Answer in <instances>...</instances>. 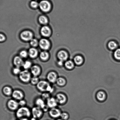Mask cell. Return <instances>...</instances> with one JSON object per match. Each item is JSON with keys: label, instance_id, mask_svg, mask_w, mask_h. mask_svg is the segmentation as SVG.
Returning a JSON list of instances; mask_svg holds the SVG:
<instances>
[{"label": "cell", "instance_id": "obj_37", "mask_svg": "<svg viewBox=\"0 0 120 120\" xmlns=\"http://www.w3.org/2000/svg\"><path fill=\"white\" fill-rule=\"evenodd\" d=\"M19 105L21 106H24L26 104V102L24 100H21L19 103Z\"/></svg>", "mask_w": 120, "mask_h": 120}, {"label": "cell", "instance_id": "obj_41", "mask_svg": "<svg viewBox=\"0 0 120 120\" xmlns=\"http://www.w3.org/2000/svg\"><path fill=\"white\" fill-rule=\"evenodd\" d=\"M31 120H36V119H35V118H33Z\"/></svg>", "mask_w": 120, "mask_h": 120}, {"label": "cell", "instance_id": "obj_4", "mask_svg": "<svg viewBox=\"0 0 120 120\" xmlns=\"http://www.w3.org/2000/svg\"><path fill=\"white\" fill-rule=\"evenodd\" d=\"M40 8L44 12H47L50 10L51 8V5L48 1L46 0H43L39 4Z\"/></svg>", "mask_w": 120, "mask_h": 120}, {"label": "cell", "instance_id": "obj_32", "mask_svg": "<svg viewBox=\"0 0 120 120\" xmlns=\"http://www.w3.org/2000/svg\"><path fill=\"white\" fill-rule=\"evenodd\" d=\"M42 97L43 99L47 100L50 98V95L49 93H45L42 95Z\"/></svg>", "mask_w": 120, "mask_h": 120}, {"label": "cell", "instance_id": "obj_28", "mask_svg": "<svg viewBox=\"0 0 120 120\" xmlns=\"http://www.w3.org/2000/svg\"><path fill=\"white\" fill-rule=\"evenodd\" d=\"M114 55L115 58L120 60V49H117L115 51Z\"/></svg>", "mask_w": 120, "mask_h": 120}, {"label": "cell", "instance_id": "obj_17", "mask_svg": "<svg viewBox=\"0 0 120 120\" xmlns=\"http://www.w3.org/2000/svg\"><path fill=\"white\" fill-rule=\"evenodd\" d=\"M56 99L57 103L60 104H63L66 101V97L64 95L59 93L57 95Z\"/></svg>", "mask_w": 120, "mask_h": 120}, {"label": "cell", "instance_id": "obj_29", "mask_svg": "<svg viewBox=\"0 0 120 120\" xmlns=\"http://www.w3.org/2000/svg\"><path fill=\"white\" fill-rule=\"evenodd\" d=\"M31 63L29 61H27L23 64V66L25 69L27 70V69H29L30 67L31 66Z\"/></svg>", "mask_w": 120, "mask_h": 120}, {"label": "cell", "instance_id": "obj_3", "mask_svg": "<svg viewBox=\"0 0 120 120\" xmlns=\"http://www.w3.org/2000/svg\"><path fill=\"white\" fill-rule=\"evenodd\" d=\"M19 77L22 81L27 83L31 79V74L29 71L26 70L21 72L19 74Z\"/></svg>", "mask_w": 120, "mask_h": 120}, {"label": "cell", "instance_id": "obj_10", "mask_svg": "<svg viewBox=\"0 0 120 120\" xmlns=\"http://www.w3.org/2000/svg\"><path fill=\"white\" fill-rule=\"evenodd\" d=\"M47 78L49 82L54 83L57 81V75L56 73L54 72H51L48 74Z\"/></svg>", "mask_w": 120, "mask_h": 120}, {"label": "cell", "instance_id": "obj_42", "mask_svg": "<svg viewBox=\"0 0 120 120\" xmlns=\"http://www.w3.org/2000/svg\"><path fill=\"white\" fill-rule=\"evenodd\" d=\"M27 120L26 119L24 118L23 119H22V120Z\"/></svg>", "mask_w": 120, "mask_h": 120}, {"label": "cell", "instance_id": "obj_16", "mask_svg": "<svg viewBox=\"0 0 120 120\" xmlns=\"http://www.w3.org/2000/svg\"><path fill=\"white\" fill-rule=\"evenodd\" d=\"M41 32L42 35L45 36H49L51 33V31L50 28L46 26L42 27L41 29Z\"/></svg>", "mask_w": 120, "mask_h": 120}, {"label": "cell", "instance_id": "obj_26", "mask_svg": "<svg viewBox=\"0 0 120 120\" xmlns=\"http://www.w3.org/2000/svg\"><path fill=\"white\" fill-rule=\"evenodd\" d=\"M39 20L40 22L42 24H46L48 22L47 19L45 16H40Z\"/></svg>", "mask_w": 120, "mask_h": 120}, {"label": "cell", "instance_id": "obj_19", "mask_svg": "<svg viewBox=\"0 0 120 120\" xmlns=\"http://www.w3.org/2000/svg\"><path fill=\"white\" fill-rule=\"evenodd\" d=\"M29 54L30 57L34 58L37 56V50L34 48H32L30 49L29 51Z\"/></svg>", "mask_w": 120, "mask_h": 120}, {"label": "cell", "instance_id": "obj_12", "mask_svg": "<svg viewBox=\"0 0 120 120\" xmlns=\"http://www.w3.org/2000/svg\"><path fill=\"white\" fill-rule=\"evenodd\" d=\"M12 96L15 99L17 100H21L23 98V95L22 92L19 90H15L12 93Z\"/></svg>", "mask_w": 120, "mask_h": 120}, {"label": "cell", "instance_id": "obj_6", "mask_svg": "<svg viewBox=\"0 0 120 120\" xmlns=\"http://www.w3.org/2000/svg\"><path fill=\"white\" fill-rule=\"evenodd\" d=\"M21 38L25 41H29L32 39L33 37L32 34L30 31H25L23 32L21 35Z\"/></svg>", "mask_w": 120, "mask_h": 120}, {"label": "cell", "instance_id": "obj_18", "mask_svg": "<svg viewBox=\"0 0 120 120\" xmlns=\"http://www.w3.org/2000/svg\"><path fill=\"white\" fill-rule=\"evenodd\" d=\"M36 103L37 107L42 109L43 108L45 105V104L44 101L43 99L41 98L38 99L36 101Z\"/></svg>", "mask_w": 120, "mask_h": 120}, {"label": "cell", "instance_id": "obj_20", "mask_svg": "<svg viewBox=\"0 0 120 120\" xmlns=\"http://www.w3.org/2000/svg\"><path fill=\"white\" fill-rule=\"evenodd\" d=\"M3 92L7 96H9L12 93V90L11 88L8 86L4 87L3 89Z\"/></svg>", "mask_w": 120, "mask_h": 120}, {"label": "cell", "instance_id": "obj_9", "mask_svg": "<svg viewBox=\"0 0 120 120\" xmlns=\"http://www.w3.org/2000/svg\"><path fill=\"white\" fill-rule=\"evenodd\" d=\"M49 114L52 117L56 118L60 116L61 113L59 109L56 108H52L49 111Z\"/></svg>", "mask_w": 120, "mask_h": 120}, {"label": "cell", "instance_id": "obj_8", "mask_svg": "<svg viewBox=\"0 0 120 120\" xmlns=\"http://www.w3.org/2000/svg\"><path fill=\"white\" fill-rule=\"evenodd\" d=\"M39 45L43 49H47L50 46V43L48 40L45 39H42L40 41Z\"/></svg>", "mask_w": 120, "mask_h": 120}, {"label": "cell", "instance_id": "obj_5", "mask_svg": "<svg viewBox=\"0 0 120 120\" xmlns=\"http://www.w3.org/2000/svg\"><path fill=\"white\" fill-rule=\"evenodd\" d=\"M32 113L34 118H39L43 114L41 109L38 107L33 108Z\"/></svg>", "mask_w": 120, "mask_h": 120}, {"label": "cell", "instance_id": "obj_31", "mask_svg": "<svg viewBox=\"0 0 120 120\" xmlns=\"http://www.w3.org/2000/svg\"><path fill=\"white\" fill-rule=\"evenodd\" d=\"M30 43L31 45L32 46H35L37 45L38 42L36 39H32L31 40Z\"/></svg>", "mask_w": 120, "mask_h": 120}, {"label": "cell", "instance_id": "obj_43", "mask_svg": "<svg viewBox=\"0 0 120 120\" xmlns=\"http://www.w3.org/2000/svg\"><path fill=\"white\" fill-rule=\"evenodd\" d=\"M60 120V119H58V120Z\"/></svg>", "mask_w": 120, "mask_h": 120}, {"label": "cell", "instance_id": "obj_2", "mask_svg": "<svg viewBox=\"0 0 120 120\" xmlns=\"http://www.w3.org/2000/svg\"><path fill=\"white\" fill-rule=\"evenodd\" d=\"M30 110L28 108L25 107L20 108L16 112V116L19 118H20L23 116L29 117L30 116Z\"/></svg>", "mask_w": 120, "mask_h": 120}, {"label": "cell", "instance_id": "obj_33", "mask_svg": "<svg viewBox=\"0 0 120 120\" xmlns=\"http://www.w3.org/2000/svg\"><path fill=\"white\" fill-rule=\"evenodd\" d=\"M21 70L19 69V68L16 67L14 68L13 70V72L15 74H19L21 72Z\"/></svg>", "mask_w": 120, "mask_h": 120}, {"label": "cell", "instance_id": "obj_21", "mask_svg": "<svg viewBox=\"0 0 120 120\" xmlns=\"http://www.w3.org/2000/svg\"><path fill=\"white\" fill-rule=\"evenodd\" d=\"M74 61L76 64L80 65L83 62V59L82 56H76L74 58Z\"/></svg>", "mask_w": 120, "mask_h": 120}, {"label": "cell", "instance_id": "obj_13", "mask_svg": "<svg viewBox=\"0 0 120 120\" xmlns=\"http://www.w3.org/2000/svg\"><path fill=\"white\" fill-rule=\"evenodd\" d=\"M14 64L17 67L19 68L22 66H23L24 63L20 57L19 56H16L14 59Z\"/></svg>", "mask_w": 120, "mask_h": 120}, {"label": "cell", "instance_id": "obj_35", "mask_svg": "<svg viewBox=\"0 0 120 120\" xmlns=\"http://www.w3.org/2000/svg\"><path fill=\"white\" fill-rule=\"evenodd\" d=\"M30 5L32 7L34 8H37L38 5V3L36 1H32L30 3Z\"/></svg>", "mask_w": 120, "mask_h": 120}, {"label": "cell", "instance_id": "obj_14", "mask_svg": "<svg viewBox=\"0 0 120 120\" xmlns=\"http://www.w3.org/2000/svg\"><path fill=\"white\" fill-rule=\"evenodd\" d=\"M58 57L60 60L62 61H65L68 58V54L66 51L61 50L58 53Z\"/></svg>", "mask_w": 120, "mask_h": 120}, {"label": "cell", "instance_id": "obj_7", "mask_svg": "<svg viewBox=\"0 0 120 120\" xmlns=\"http://www.w3.org/2000/svg\"><path fill=\"white\" fill-rule=\"evenodd\" d=\"M8 107L11 110H15L18 108L19 103L13 100H11L8 102Z\"/></svg>", "mask_w": 120, "mask_h": 120}, {"label": "cell", "instance_id": "obj_15", "mask_svg": "<svg viewBox=\"0 0 120 120\" xmlns=\"http://www.w3.org/2000/svg\"><path fill=\"white\" fill-rule=\"evenodd\" d=\"M31 71L34 76H37L40 73V68L38 66H34L31 68Z\"/></svg>", "mask_w": 120, "mask_h": 120}, {"label": "cell", "instance_id": "obj_40", "mask_svg": "<svg viewBox=\"0 0 120 120\" xmlns=\"http://www.w3.org/2000/svg\"><path fill=\"white\" fill-rule=\"evenodd\" d=\"M63 61L60 60L59 62H58V64L59 66H62L63 64Z\"/></svg>", "mask_w": 120, "mask_h": 120}, {"label": "cell", "instance_id": "obj_30", "mask_svg": "<svg viewBox=\"0 0 120 120\" xmlns=\"http://www.w3.org/2000/svg\"><path fill=\"white\" fill-rule=\"evenodd\" d=\"M31 82L33 85H36L39 82V79L36 76H34L30 80Z\"/></svg>", "mask_w": 120, "mask_h": 120}, {"label": "cell", "instance_id": "obj_22", "mask_svg": "<svg viewBox=\"0 0 120 120\" xmlns=\"http://www.w3.org/2000/svg\"><path fill=\"white\" fill-rule=\"evenodd\" d=\"M108 46L110 49L114 50L117 48V43L114 41H111L109 43Z\"/></svg>", "mask_w": 120, "mask_h": 120}, {"label": "cell", "instance_id": "obj_1", "mask_svg": "<svg viewBox=\"0 0 120 120\" xmlns=\"http://www.w3.org/2000/svg\"><path fill=\"white\" fill-rule=\"evenodd\" d=\"M37 87L38 90L41 91H49L51 92L53 89L48 82L45 81H41L39 82L37 85Z\"/></svg>", "mask_w": 120, "mask_h": 120}, {"label": "cell", "instance_id": "obj_39", "mask_svg": "<svg viewBox=\"0 0 120 120\" xmlns=\"http://www.w3.org/2000/svg\"><path fill=\"white\" fill-rule=\"evenodd\" d=\"M0 37V39L1 42V41L4 40L5 39V38L4 36L3 35H2V34H1Z\"/></svg>", "mask_w": 120, "mask_h": 120}, {"label": "cell", "instance_id": "obj_23", "mask_svg": "<svg viewBox=\"0 0 120 120\" xmlns=\"http://www.w3.org/2000/svg\"><path fill=\"white\" fill-rule=\"evenodd\" d=\"M98 99L100 101L103 100L105 98V95L104 92L102 91H100L97 94Z\"/></svg>", "mask_w": 120, "mask_h": 120}, {"label": "cell", "instance_id": "obj_27", "mask_svg": "<svg viewBox=\"0 0 120 120\" xmlns=\"http://www.w3.org/2000/svg\"><path fill=\"white\" fill-rule=\"evenodd\" d=\"M65 66L68 69H71L73 67L74 64L71 61H67L65 63Z\"/></svg>", "mask_w": 120, "mask_h": 120}, {"label": "cell", "instance_id": "obj_25", "mask_svg": "<svg viewBox=\"0 0 120 120\" xmlns=\"http://www.w3.org/2000/svg\"><path fill=\"white\" fill-rule=\"evenodd\" d=\"M49 57V54L46 52L43 51L40 54L41 58L43 60H46Z\"/></svg>", "mask_w": 120, "mask_h": 120}, {"label": "cell", "instance_id": "obj_11", "mask_svg": "<svg viewBox=\"0 0 120 120\" xmlns=\"http://www.w3.org/2000/svg\"><path fill=\"white\" fill-rule=\"evenodd\" d=\"M47 105L49 107L52 108H55L57 105V102L55 98L51 97L47 100Z\"/></svg>", "mask_w": 120, "mask_h": 120}, {"label": "cell", "instance_id": "obj_36", "mask_svg": "<svg viewBox=\"0 0 120 120\" xmlns=\"http://www.w3.org/2000/svg\"><path fill=\"white\" fill-rule=\"evenodd\" d=\"M20 55L22 57H26L27 55V53L25 50H23L20 53Z\"/></svg>", "mask_w": 120, "mask_h": 120}, {"label": "cell", "instance_id": "obj_34", "mask_svg": "<svg viewBox=\"0 0 120 120\" xmlns=\"http://www.w3.org/2000/svg\"><path fill=\"white\" fill-rule=\"evenodd\" d=\"M60 116L62 119L64 120L67 119L68 117V115L66 113H63L61 114Z\"/></svg>", "mask_w": 120, "mask_h": 120}, {"label": "cell", "instance_id": "obj_24", "mask_svg": "<svg viewBox=\"0 0 120 120\" xmlns=\"http://www.w3.org/2000/svg\"><path fill=\"white\" fill-rule=\"evenodd\" d=\"M56 82L58 85L60 86L64 85L65 84L66 81L62 77H60L57 78Z\"/></svg>", "mask_w": 120, "mask_h": 120}, {"label": "cell", "instance_id": "obj_38", "mask_svg": "<svg viewBox=\"0 0 120 120\" xmlns=\"http://www.w3.org/2000/svg\"><path fill=\"white\" fill-rule=\"evenodd\" d=\"M49 108V106H48L47 105H45L42 109H43V111L46 112L48 111Z\"/></svg>", "mask_w": 120, "mask_h": 120}]
</instances>
